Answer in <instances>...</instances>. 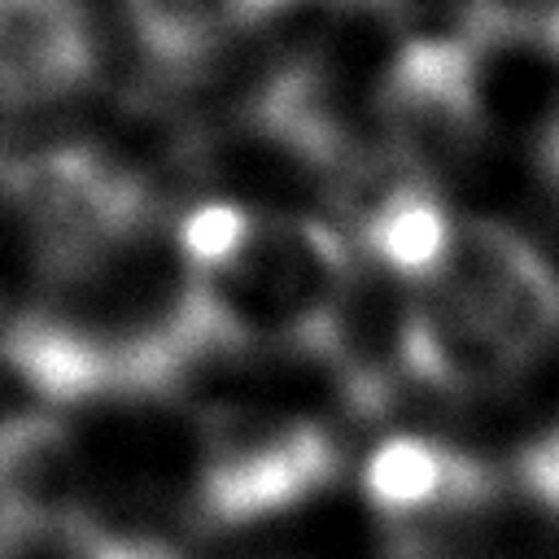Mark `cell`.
Listing matches in <instances>:
<instances>
[{
  "mask_svg": "<svg viewBox=\"0 0 559 559\" xmlns=\"http://www.w3.org/2000/svg\"><path fill=\"white\" fill-rule=\"evenodd\" d=\"M0 183L26 223L39 280H74L153 236L148 183L96 144H44L0 166Z\"/></svg>",
  "mask_w": 559,
  "mask_h": 559,
  "instance_id": "cell-1",
  "label": "cell"
},
{
  "mask_svg": "<svg viewBox=\"0 0 559 559\" xmlns=\"http://www.w3.org/2000/svg\"><path fill=\"white\" fill-rule=\"evenodd\" d=\"M332 432L275 406H218L197 428L192 502L205 528H245L310 502L336 476Z\"/></svg>",
  "mask_w": 559,
  "mask_h": 559,
  "instance_id": "cell-2",
  "label": "cell"
},
{
  "mask_svg": "<svg viewBox=\"0 0 559 559\" xmlns=\"http://www.w3.org/2000/svg\"><path fill=\"white\" fill-rule=\"evenodd\" d=\"M424 293L498 345L520 371L559 341V271L507 223L459 218L450 253Z\"/></svg>",
  "mask_w": 559,
  "mask_h": 559,
  "instance_id": "cell-3",
  "label": "cell"
},
{
  "mask_svg": "<svg viewBox=\"0 0 559 559\" xmlns=\"http://www.w3.org/2000/svg\"><path fill=\"white\" fill-rule=\"evenodd\" d=\"M480 61L476 52L397 44L376 83L384 157L424 179L463 162L485 135Z\"/></svg>",
  "mask_w": 559,
  "mask_h": 559,
  "instance_id": "cell-4",
  "label": "cell"
},
{
  "mask_svg": "<svg viewBox=\"0 0 559 559\" xmlns=\"http://www.w3.org/2000/svg\"><path fill=\"white\" fill-rule=\"evenodd\" d=\"M100 31L83 0H0V105L48 109L92 87Z\"/></svg>",
  "mask_w": 559,
  "mask_h": 559,
  "instance_id": "cell-5",
  "label": "cell"
},
{
  "mask_svg": "<svg viewBox=\"0 0 559 559\" xmlns=\"http://www.w3.org/2000/svg\"><path fill=\"white\" fill-rule=\"evenodd\" d=\"M83 459L74 432L48 411L0 419V537L31 542L48 533L79 537Z\"/></svg>",
  "mask_w": 559,
  "mask_h": 559,
  "instance_id": "cell-6",
  "label": "cell"
},
{
  "mask_svg": "<svg viewBox=\"0 0 559 559\" xmlns=\"http://www.w3.org/2000/svg\"><path fill=\"white\" fill-rule=\"evenodd\" d=\"M362 493L384 520L419 524L480 507L493 493V472L441 437L397 432L367 454Z\"/></svg>",
  "mask_w": 559,
  "mask_h": 559,
  "instance_id": "cell-7",
  "label": "cell"
},
{
  "mask_svg": "<svg viewBox=\"0 0 559 559\" xmlns=\"http://www.w3.org/2000/svg\"><path fill=\"white\" fill-rule=\"evenodd\" d=\"M306 0H122L140 52L162 70H192L236 35Z\"/></svg>",
  "mask_w": 559,
  "mask_h": 559,
  "instance_id": "cell-8",
  "label": "cell"
},
{
  "mask_svg": "<svg viewBox=\"0 0 559 559\" xmlns=\"http://www.w3.org/2000/svg\"><path fill=\"white\" fill-rule=\"evenodd\" d=\"M362 4H371L406 48H450L476 57L493 48L480 0H362Z\"/></svg>",
  "mask_w": 559,
  "mask_h": 559,
  "instance_id": "cell-9",
  "label": "cell"
},
{
  "mask_svg": "<svg viewBox=\"0 0 559 559\" xmlns=\"http://www.w3.org/2000/svg\"><path fill=\"white\" fill-rule=\"evenodd\" d=\"M493 44H533L559 57V0H480Z\"/></svg>",
  "mask_w": 559,
  "mask_h": 559,
  "instance_id": "cell-10",
  "label": "cell"
},
{
  "mask_svg": "<svg viewBox=\"0 0 559 559\" xmlns=\"http://www.w3.org/2000/svg\"><path fill=\"white\" fill-rule=\"evenodd\" d=\"M515 476H520V489L542 502L546 511L559 515V419L546 424L515 459Z\"/></svg>",
  "mask_w": 559,
  "mask_h": 559,
  "instance_id": "cell-11",
  "label": "cell"
},
{
  "mask_svg": "<svg viewBox=\"0 0 559 559\" xmlns=\"http://www.w3.org/2000/svg\"><path fill=\"white\" fill-rule=\"evenodd\" d=\"M83 559H179V555L148 537H87Z\"/></svg>",
  "mask_w": 559,
  "mask_h": 559,
  "instance_id": "cell-12",
  "label": "cell"
},
{
  "mask_svg": "<svg viewBox=\"0 0 559 559\" xmlns=\"http://www.w3.org/2000/svg\"><path fill=\"white\" fill-rule=\"evenodd\" d=\"M542 170H546V179H550L555 192H559V118L550 122V131H546V140H542Z\"/></svg>",
  "mask_w": 559,
  "mask_h": 559,
  "instance_id": "cell-13",
  "label": "cell"
}]
</instances>
